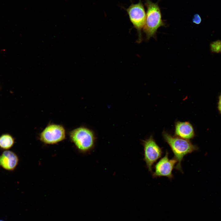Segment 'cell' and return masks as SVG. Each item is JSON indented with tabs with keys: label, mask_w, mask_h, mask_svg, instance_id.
<instances>
[{
	"label": "cell",
	"mask_w": 221,
	"mask_h": 221,
	"mask_svg": "<svg viewBox=\"0 0 221 221\" xmlns=\"http://www.w3.org/2000/svg\"><path fill=\"white\" fill-rule=\"evenodd\" d=\"M162 136L165 142L170 146L174 155L173 158L177 161L175 169L183 173L181 162L184 157L197 150L198 147L189 140L173 136L165 131L163 132Z\"/></svg>",
	"instance_id": "6da1fadb"
},
{
	"label": "cell",
	"mask_w": 221,
	"mask_h": 221,
	"mask_svg": "<svg viewBox=\"0 0 221 221\" xmlns=\"http://www.w3.org/2000/svg\"><path fill=\"white\" fill-rule=\"evenodd\" d=\"M147 8L145 24L143 28L146 40L155 38L158 29L164 26L165 24L162 19L161 14L158 3H154L150 0H145Z\"/></svg>",
	"instance_id": "7a4b0ae2"
},
{
	"label": "cell",
	"mask_w": 221,
	"mask_h": 221,
	"mask_svg": "<svg viewBox=\"0 0 221 221\" xmlns=\"http://www.w3.org/2000/svg\"><path fill=\"white\" fill-rule=\"evenodd\" d=\"M70 138L76 148L82 152H86L92 149L95 145V138L93 132L84 127H79L72 130Z\"/></svg>",
	"instance_id": "3957f363"
},
{
	"label": "cell",
	"mask_w": 221,
	"mask_h": 221,
	"mask_svg": "<svg viewBox=\"0 0 221 221\" xmlns=\"http://www.w3.org/2000/svg\"><path fill=\"white\" fill-rule=\"evenodd\" d=\"M126 10L131 22L137 31V42L140 43L142 40V30L144 26L146 18V13L141 0H139L138 2L136 4L132 3Z\"/></svg>",
	"instance_id": "277c9868"
},
{
	"label": "cell",
	"mask_w": 221,
	"mask_h": 221,
	"mask_svg": "<svg viewBox=\"0 0 221 221\" xmlns=\"http://www.w3.org/2000/svg\"><path fill=\"white\" fill-rule=\"evenodd\" d=\"M144 158L148 170L152 173V167L154 163L161 156L162 149L157 144L152 136L142 141Z\"/></svg>",
	"instance_id": "5b68a950"
},
{
	"label": "cell",
	"mask_w": 221,
	"mask_h": 221,
	"mask_svg": "<svg viewBox=\"0 0 221 221\" xmlns=\"http://www.w3.org/2000/svg\"><path fill=\"white\" fill-rule=\"evenodd\" d=\"M65 137V130L62 126L52 124L47 126L41 133L40 139L45 144H53L63 140Z\"/></svg>",
	"instance_id": "8992f818"
},
{
	"label": "cell",
	"mask_w": 221,
	"mask_h": 221,
	"mask_svg": "<svg viewBox=\"0 0 221 221\" xmlns=\"http://www.w3.org/2000/svg\"><path fill=\"white\" fill-rule=\"evenodd\" d=\"M168 155L166 151L165 155L156 164L155 171L152 173L153 177L165 176L170 179L173 177L172 171L177 161L174 158L169 159Z\"/></svg>",
	"instance_id": "52a82bcc"
},
{
	"label": "cell",
	"mask_w": 221,
	"mask_h": 221,
	"mask_svg": "<svg viewBox=\"0 0 221 221\" xmlns=\"http://www.w3.org/2000/svg\"><path fill=\"white\" fill-rule=\"evenodd\" d=\"M18 161V157L14 153L5 150L0 155V167L6 170L12 171L16 167Z\"/></svg>",
	"instance_id": "ba28073f"
},
{
	"label": "cell",
	"mask_w": 221,
	"mask_h": 221,
	"mask_svg": "<svg viewBox=\"0 0 221 221\" xmlns=\"http://www.w3.org/2000/svg\"><path fill=\"white\" fill-rule=\"evenodd\" d=\"M175 136L185 139L192 138L195 136L193 128L188 122L177 121L175 124Z\"/></svg>",
	"instance_id": "9c48e42d"
},
{
	"label": "cell",
	"mask_w": 221,
	"mask_h": 221,
	"mask_svg": "<svg viewBox=\"0 0 221 221\" xmlns=\"http://www.w3.org/2000/svg\"><path fill=\"white\" fill-rule=\"evenodd\" d=\"M14 143V138L9 133H4L0 136V148L2 149H9L13 146Z\"/></svg>",
	"instance_id": "30bf717a"
},
{
	"label": "cell",
	"mask_w": 221,
	"mask_h": 221,
	"mask_svg": "<svg viewBox=\"0 0 221 221\" xmlns=\"http://www.w3.org/2000/svg\"><path fill=\"white\" fill-rule=\"evenodd\" d=\"M211 51L215 53L221 52V41L217 40L211 43L210 45Z\"/></svg>",
	"instance_id": "8fae6325"
},
{
	"label": "cell",
	"mask_w": 221,
	"mask_h": 221,
	"mask_svg": "<svg viewBox=\"0 0 221 221\" xmlns=\"http://www.w3.org/2000/svg\"><path fill=\"white\" fill-rule=\"evenodd\" d=\"M201 21V18L200 15L198 14H196L194 15L192 19V21L194 23L196 24H200Z\"/></svg>",
	"instance_id": "7c38bea8"
},
{
	"label": "cell",
	"mask_w": 221,
	"mask_h": 221,
	"mask_svg": "<svg viewBox=\"0 0 221 221\" xmlns=\"http://www.w3.org/2000/svg\"><path fill=\"white\" fill-rule=\"evenodd\" d=\"M218 108H219V110L220 111V112L221 113V95L220 96L219 98V105H218Z\"/></svg>",
	"instance_id": "4fadbf2b"
}]
</instances>
